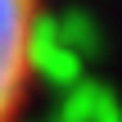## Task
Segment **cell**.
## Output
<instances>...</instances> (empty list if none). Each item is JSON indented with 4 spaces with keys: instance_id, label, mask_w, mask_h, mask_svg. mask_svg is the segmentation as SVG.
Listing matches in <instances>:
<instances>
[{
    "instance_id": "obj_1",
    "label": "cell",
    "mask_w": 122,
    "mask_h": 122,
    "mask_svg": "<svg viewBox=\"0 0 122 122\" xmlns=\"http://www.w3.org/2000/svg\"><path fill=\"white\" fill-rule=\"evenodd\" d=\"M45 63V0H0V122H23Z\"/></svg>"
}]
</instances>
